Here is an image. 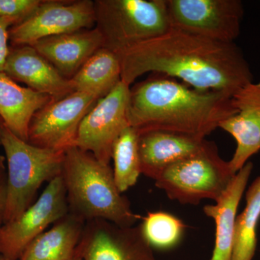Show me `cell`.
Segmentation results:
<instances>
[{
  "mask_svg": "<svg viewBox=\"0 0 260 260\" xmlns=\"http://www.w3.org/2000/svg\"><path fill=\"white\" fill-rule=\"evenodd\" d=\"M117 54L121 80L129 86L145 73H158L200 91H221L233 97L253 83L250 66L235 43L174 29Z\"/></svg>",
  "mask_w": 260,
  "mask_h": 260,
  "instance_id": "cell-1",
  "label": "cell"
},
{
  "mask_svg": "<svg viewBox=\"0 0 260 260\" xmlns=\"http://www.w3.org/2000/svg\"><path fill=\"white\" fill-rule=\"evenodd\" d=\"M237 112L229 94L200 91L152 73L130 88L127 119L138 134L167 131L205 138Z\"/></svg>",
  "mask_w": 260,
  "mask_h": 260,
  "instance_id": "cell-2",
  "label": "cell"
},
{
  "mask_svg": "<svg viewBox=\"0 0 260 260\" xmlns=\"http://www.w3.org/2000/svg\"><path fill=\"white\" fill-rule=\"evenodd\" d=\"M61 176L69 213L84 221L104 219L133 226L140 218L118 189L110 164L99 161L93 154L75 146L67 149Z\"/></svg>",
  "mask_w": 260,
  "mask_h": 260,
  "instance_id": "cell-3",
  "label": "cell"
},
{
  "mask_svg": "<svg viewBox=\"0 0 260 260\" xmlns=\"http://www.w3.org/2000/svg\"><path fill=\"white\" fill-rule=\"evenodd\" d=\"M1 139L8 164L4 215L6 223L28 209L44 182H50L61 175L64 151L32 145L15 136L4 124Z\"/></svg>",
  "mask_w": 260,
  "mask_h": 260,
  "instance_id": "cell-4",
  "label": "cell"
},
{
  "mask_svg": "<svg viewBox=\"0 0 260 260\" xmlns=\"http://www.w3.org/2000/svg\"><path fill=\"white\" fill-rule=\"evenodd\" d=\"M95 27L116 54L170 30L166 0H96Z\"/></svg>",
  "mask_w": 260,
  "mask_h": 260,
  "instance_id": "cell-5",
  "label": "cell"
},
{
  "mask_svg": "<svg viewBox=\"0 0 260 260\" xmlns=\"http://www.w3.org/2000/svg\"><path fill=\"white\" fill-rule=\"evenodd\" d=\"M235 175L216 145L207 140L196 153L167 168L155 181L171 200L198 205L203 199H220Z\"/></svg>",
  "mask_w": 260,
  "mask_h": 260,
  "instance_id": "cell-6",
  "label": "cell"
},
{
  "mask_svg": "<svg viewBox=\"0 0 260 260\" xmlns=\"http://www.w3.org/2000/svg\"><path fill=\"white\" fill-rule=\"evenodd\" d=\"M171 28L215 42L233 43L244 15L240 0H166Z\"/></svg>",
  "mask_w": 260,
  "mask_h": 260,
  "instance_id": "cell-7",
  "label": "cell"
},
{
  "mask_svg": "<svg viewBox=\"0 0 260 260\" xmlns=\"http://www.w3.org/2000/svg\"><path fill=\"white\" fill-rule=\"evenodd\" d=\"M69 213L61 176L48 183L39 199L18 218L0 227V256L19 260L32 240Z\"/></svg>",
  "mask_w": 260,
  "mask_h": 260,
  "instance_id": "cell-8",
  "label": "cell"
},
{
  "mask_svg": "<svg viewBox=\"0 0 260 260\" xmlns=\"http://www.w3.org/2000/svg\"><path fill=\"white\" fill-rule=\"evenodd\" d=\"M130 88L121 81L99 99L80 123L73 146L93 154L99 161L110 164L113 145L129 126L127 107Z\"/></svg>",
  "mask_w": 260,
  "mask_h": 260,
  "instance_id": "cell-9",
  "label": "cell"
},
{
  "mask_svg": "<svg viewBox=\"0 0 260 260\" xmlns=\"http://www.w3.org/2000/svg\"><path fill=\"white\" fill-rule=\"evenodd\" d=\"M94 2L44 0L28 19L9 30L13 47L30 45L53 36L93 28Z\"/></svg>",
  "mask_w": 260,
  "mask_h": 260,
  "instance_id": "cell-10",
  "label": "cell"
},
{
  "mask_svg": "<svg viewBox=\"0 0 260 260\" xmlns=\"http://www.w3.org/2000/svg\"><path fill=\"white\" fill-rule=\"evenodd\" d=\"M98 101L88 94L74 91L49 103L32 117L28 143L39 148L65 151L73 146L80 123Z\"/></svg>",
  "mask_w": 260,
  "mask_h": 260,
  "instance_id": "cell-11",
  "label": "cell"
},
{
  "mask_svg": "<svg viewBox=\"0 0 260 260\" xmlns=\"http://www.w3.org/2000/svg\"><path fill=\"white\" fill-rule=\"evenodd\" d=\"M76 256L82 260H157L140 224L121 226L104 219L85 222Z\"/></svg>",
  "mask_w": 260,
  "mask_h": 260,
  "instance_id": "cell-12",
  "label": "cell"
},
{
  "mask_svg": "<svg viewBox=\"0 0 260 260\" xmlns=\"http://www.w3.org/2000/svg\"><path fill=\"white\" fill-rule=\"evenodd\" d=\"M237 112L219 125L234 137L237 148L231 169L237 174L260 150V83H251L233 95Z\"/></svg>",
  "mask_w": 260,
  "mask_h": 260,
  "instance_id": "cell-13",
  "label": "cell"
},
{
  "mask_svg": "<svg viewBox=\"0 0 260 260\" xmlns=\"http://www.w3.org/2000/svg\"><path fill=\"white\" fill-rule=\"evenodd\" d=\"M12 79L26 84L35 91L58 101L74 92L71 80L59 71L32 46L10 49L4 68Z\"/></svg>",
  "mask_w": 260,
  "mask_h": 260,
  "instance_id": "cell-14",
  "label": "cell"
},
{
  "mask_svg": "<svg viewBox=\"0 0 260 260\" xmlns=\"http://www.w3.org/2000/svg\"><path fill=\"white\" fill-rule=\"evenodd\" d=\"M138 135L141 173L154 180L167 168L196 153L207 141L200 137L167 131Z\"/></svg>",
  "mask_w": 260,
  "mask_h": 260,
  "instance_id": "cell-15",
  "label": "cell"
},
{
  "mask_svg": "<svg viewBox=\"0 0 260 260\" xmlns=\"http://www.w3.org/2000/svg\"><path fill=\"white\" fill-rule=\"evenodd\" d=\"M32 47L68 79H72L95 51L103 39L95 27L38 41Z\"/></svg>",
  "mask_w": 260,
  "mask_h": 260,
  "instance_id": "cell-16",
  "label": "cell"
},
{
  "mask_svg": "<svg viewBox=\"0 0 260 260\" xmlns=\"http://www.w3.org/2000/svg\"><path fill=\"white\" fill-rule=\"evenodd\" d=\"M252 169V162H246L234 176L215 205H205L203 208L205 215L213 218L216 225L215 246L210 260H232L238 207Z\"/></svg>",
  "mask_w": 260,
  "mask_h": 260,
  "instance_id": "cell-17",
  "label": "cell"
},
{
  "mask_svg": "<svg viewBox=\"0 0 260 260\" xmlns=\"http://www.w3.org/2000/svg\"><path fill=\"white\" fill-rule=\"evenodd\" d=\"M53 101L47 94L20 86L0 71V119L20 139L28 142L32 117Z\"/></svg>",
  "mask_w": 260,
  "mask_h": 260,
  "instance_id": "cell-18",
  "label": "cell"
},
{
  "mask_svg": "<svg viewBox=\"0 0 260 260\" xmlns=\"http://www.w3.org/2000/svg\"><path fill=\"white\" fill-rule=\"evenodd\" d=\"M85 224L68 213L32 240L19 260H73Z\"/></svg>",
  "mask_w": 260,
  "mask_h": 260,
  "instance_id": "cell-19",
  "label": "cell"
},
{
  "mask_svg": "<svg viewBox=\"0 0 260 260\" xmlns=\"http://www.w3.org/2000/svg\"><path fill=\"white\" fill-rule=\"evenodd\" d=\"M70 80L74 91L88 94L99 100L121 81L119 56L109 49L100 48Z\"/></svg>",
  "mask_w": 260,
  "mask_h": 260,
  "instance_id": "cell-20",
  "label": "cell"
},
{
  "mask_svg": "<svg viewBox=\"0 0 260 260\" xmlns=\"http://www.w3.org/2000/svg\"><path fill=\"white\" fill-rule=\"evenodd\" d=\"M245 208L237 216L232 260H252L256 249V229L260 219V176L246 194Z\"/></svg>",
  "mask_w": 260,
  "mask_h": 260,
  "instance_id": "cell-21",
  "label": "cell"
},
{
  "mask_svg": "<svg viewBox=\"0 0 260 260\" xmlns=\"http://www.w3.org/2000/svg\"><path fill=\"white\" fill-rule=\"evenodd\" d=\"M138 136L137 130L129 126L123 130L113 145V172L116 186L121 193L134 186L142 174Z\"/></svg>",
  "mask_w": 260,
  "mask_h": 260,
  "instance_id": "cell-22",
  "label": "cell"
},
{
  "mask_svg": "<svg viewBox=\"0 0 260 260\" xmlns=\"http://www.w3.org/2000/svg\"><path fill=\"white\" fill-rule=\"evenodd\" d=\"M140 225L150 245L160 249L177 245L185 229L180 219L165 212L148 213Z\"/></svg>",
  "mask_w": 260,
  "mask_h": 260,
  "instance_id": "cell-23",
  "label": "cell"
},
{
  "mask_svg": "<svg viewBox=\"0 0 260 260\" xmlns=\"http://www.w3.org/2000/svg\"><path fill=\"white\" fill-rule=\"evenodd\" d=\"M42 0H0V18L12 26L28 19L38 9Z\"/></svg>",
  "mask_w": 260,
  "mask_h": 260,
  "instance_id": "cell-24",
  "label": "cell"
},
{
  "mask_svg": "<svg viewBox=\"0 0 260 260\" xmlns=\"http://www.w3.org/2000/svg\"><path fill=\"white\" fill-rule=\"evenodd\" d=\"M10 26L12 25L8 20L0 18V71L3 72L10 52L8 41Z\"/></svg>",
  "mask_w": 260,
  "mask_h": 260,
  "instance_id": "cell-25",
  "label": "cell"
},
{
  "mask_svg": "<svg viewBox=\"0 0 260 260\" xmlns=\"http://www.w3.org/2000/svg\"><path fill=\"white\" fill-rule=\"evenodd\" d=\"M7 177L5 173H0V227L4 223L5 204H6Z\"/></svg>",
  "mask_w": 260,
  "mask_h": 260,
  "instance_id": "cell-26",
  "label": "cell"
},
{
  "mask_svg": "<svg viewBox=\"0 0 260 260\" xmlns=\"http://www.w3.org/2000/svg\"><path fill=\"white\" fill-rule=\"evenodd\" d=\"M5 157L3 155H0V173L5 172Z\"/></svg>",
  "mask_w": 260,
  "mask_h": 260,
  "instance_id": "cell-27",
  "label": "cell"
},
{
  "mask_svg": "<svg viewBox=\"0 0 260 260\" xmlns=\"http://www.w3.org/2000/svg\"><path fill=\"white\" fill-rule=\"evenodd\" d=\"M3 121H2L1 119H0V145H2L1 132H2V128H3Z\"/></svg>",
  "mask_w": 260,
  "mask_h": 260,
  "instance_id": "cell-28",
  "label": "cell"
},
{
  "mask_svg": "<svg viewBox=\"0 0 260 260\" xmlns=\"http://www.w3.org/2000/svg\"><path fill=\"white\" fill-rule=\"evenodd\" d=\"M73 260H82L81 259H80V258L79 257V256H75V257L74 258V259H73Z\"/></svg>",
  "mask_w": 260,
  "mask_h": 260,
  "instance_id": "cell-29",
  "label": "cell"
},
{
  "mask_svg": "<svg viewBox=\"0 0 260 260\" xmlns=\"http://www.w3.org/2000/svg\"><path fill=\"white\" fill-rule=\"evenodd\" d=\"M0 260H8L6 258L3 257V256H0Z\"/></svg>",
  "mask_w": 260,
  "mask_h": 260,
  "instance_id": "cell-30",
  "label": "cell"
}]
</instances>
